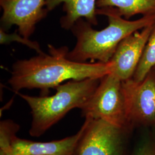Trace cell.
Returning a JSON list of instances; mask_svg holds the SVG:
<instances>
[{
    "label": "cell",
    "mask_w": 155,
    "mask_h": 155,
    "mask_svg": "<svg viewBox=\"0 0 155 155\" xmlns=\"http://www.w3.org/2000/svg\"><path fill=\"white\" fill-rule=\"evenodd\" d=\"M48 47L50 55L39 54L13 64L8 82L15 92L23 89L46 90L56 88L66 81L101 79L112 72L111 61L104 63L72 61L67 58L69 51L66 47L55 48L48 45Z\"/></svg>",
    "instance_id": "obj_1"
},
{
    "label": "cell",
    "mask_w": 155,
    "mask_h": 155,
    "mask_svg": "<svg viewBox=\"0 0 155 155\" xmlns=\"http://www.w3.org/2000/svg\"><path fill=\"white\" fill-rule=\"evenodd\" d=\"M96 13L97 15L107 17V26L97 31L83 18L78 20L70 29L77 38V43L67 54L68 59L80 63H86L88 60L108 63L122 40L155 23V14L130 21L121 16L112 7L97 8Z\"/></svg>",
    "instance_id": "obj_2"
},
{
    "label": "cell",
    "mask_w": 155,
    "mask_h": 155,
    "mask_svg": "<svg viewBox=\"0 0 155 155\" xmlns=\"http://www.w3.org/2000/svg\"><path fill=\"white\" fill-rule=\"evenodd\" d=\"M101 79L71 80L56 87L52 96L33 97L15 92L31 109L32 121L29 134L39 137L74 108L82 109L98 87Z\"/></svg>",
    "instance_id": "obj_3"
},
{
    "label": "cell",
    "mask_w": 155,
    "mask_h": 155,
    "mask_svg": "<svg viewBox=\"0 0 155 155\" xmlns=\"http://www.w3.org/2000/svg\"><path fill=\"white\" fill-rule=\"evenodd\" d=\"M122 82L111 73L101 78L94 93L81 109L83 116L129 129Z\"/></svg>",
    "instance_id": "obj_4"
},
{
    "label": "cell",
    "mask_w": 155,
    "mask_h": 155,
    "mask_svg": "<svg viewBox=\"0 0 155 155\" xmlns=\"http://www.w3.org/2000/svg\"><path fill=\"white\" fill-rule=\"evenodd\" d=\"M122 83L129 129L155 127V69L140 82L130 78Z\"/></svg>",
    "instance_id": "obj_5"
},
{
    "label": "cell",
    "mask_w": 155,
    "mask_h": 155,
    "mask_svg": "<svg viewBox=\"0 0 155 155\" xmlns=\"http://www.w3.org/2000/svg\"><path fill=\"white\" fill-rule=\"evenodd\" d=\"M127 130L91 118L74 155H124Z\"/></svg>",
    "instance_id": "obj_6"
},
{
    "label": "cell",
    "mask_w": 155,
    "mask_h": 155,
    "mask_svg": "<svg viewBox=\"0 0 155 155\" xmlns=\"http://www.w3.org/2000/svg\"><path fill=\"white\" fill-rule=\"evenodd\" d=\"M47 0H0L2 9L1 18L4 31L16 25L20 35L29 39L36 24L47 16ZM2 28L1 29H2Z\"/></svg>",
    "instance_id": "obj_7"
},
{
    "label": "cell",
    "mask_w": 155,
    "mask_h": 155,
    "mask_svg": "<svg viewBox=\"0 0 155 155\" xmlns=\"http://www.w3.org/2000/svg\"><path fill=\"white\" fill-rule=\"evenodd\" d=\"M155 24L122 40L110 61L113 64L111 74L121 81L132 78Z\"/></svg>",
    "instance_id": "obj_8"
},
{
    "label": "cell",
    "mask_w": 155,
    "mask_h": 155,
    "mask_svg": "<svg viewBox=\"0 0 155 155\" xmlns=\"http://www.w3.org/2000/svg\"><path fill=\"white\" fill-rule=\"evenodd\" d=\"M90 120V117H85L83 125L77 133L59 140L36 142L20 139L15 135L12 140L10 155H74Z\"/></svg>",
    "instance_id": "obj_9"
},
{
    "label": "cell",
    "mask_w": 155,
    "mask_h": 155,
    "mask_svg": "<svg viewBox=\"0 0 155 155\" xmlns=\"http://www.w3.org/2000/svg\"><path fill=\"white\" fill-rule=\"evenodd\" d=\"M97 1V0H47L45 8L49 12L63 3L65 15L61 18V25L64 29L70 30L81 18L85 19L91 25L98 24Z\"/></svg>",
    "instance_id": "obj_10"
},
{
    "label": "cell",
    "mask_w": 155,
    "mask_h": 155,
    "mask_svg": "<svg viewBox=\"0 0 155 155\" xmlns=\"http://www.w3.org/2000/svg\"><path fill=\"white\" fill-rule=\"evenodd\" d=\"M112 7L124 18L155 14V0H97V8Z\"/></svg>",
    "instance_id": "obj_11"
},
{
    "label": "cell",
    "mask_w": 155,
    "mask_h": 155,
    "mask_svg": "<svg viewBox=\"0 0 155 155\" xmlns=\"http://www.w3.org/2000/svg\"><path fill=\"white\" fill-rule=\"evenodd\" d=\"M155 67V24L132 79L142 81Z\"/></svg>",
    "instance_id": "obj_12"
},
{
    "label": "cell",
    "mask_w": 155,
    "mask_h": 155,
    "mask_svg": "<svg viewBox=\"0 0 155 155\" xmlns=\"http://www.w3.org/2000/svg\"><path fill=\"white\" fill-rule=\"evenodd\" d=\"M19 127L11 121L6 120L0 125V155H10L12 140L16 135Z\"/></svg>",
    "instance_id": "obj_13"
},
{
    "label": "cell",
    "mask_w": 155,
    "mask_h": 155,
    "mask_svg": "<svg viewBox=\"0 0 155 155\" xmlns=\"http://www.w3.org/2000/svg\"><path fill=\"white\" fill-rule=\"evenodd\" d=\"M132 155H155V131L148 130L140 137Z\"/></svg>",
    "instance_id": "obj_14"
},
{
    "label": "cell",
    "mask_w": 155,
    "mask_h": 155,
    "mask_svg": "<svg viewBox=\"0 0 155 155\" xmlns=\"http://www.w3.org/2000/svg\"><path fill=\"white\" fill-rule=\"evenodd\" d=\"M0 36V42L1 45L10 43L12 41H16L22 43L23 45H26L31 48L35 50L39 54H45L41 50L38 43L31 41L29 39L23 37L21 35H18L16 33L7 34L5 32V31H4L2 29H1Z\"/></svg>",
    "instance_id": "obj_15"
},
{
    "label": "cell",
    "mask_w": 155,
    "mask_h": 155,
    "mask_svg": "<svg viewBox=\"0 0 155 155\" xmlns=\"http://www.w3.org/2000/svg\"><path fill=\"white\" fill-rule=\"evenodd\" d=\"M154 68V69H155V67H154V68Z\"/></svg>",
    "instance_id": "obj_16"
}]
</instances>
